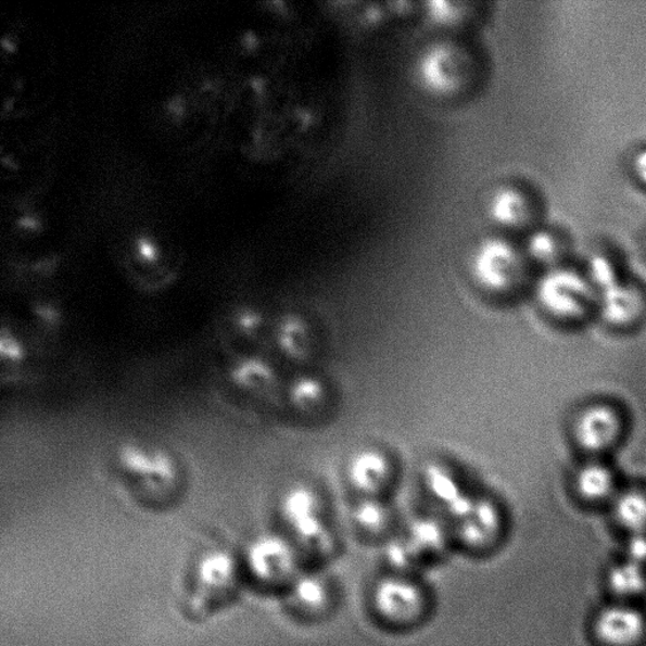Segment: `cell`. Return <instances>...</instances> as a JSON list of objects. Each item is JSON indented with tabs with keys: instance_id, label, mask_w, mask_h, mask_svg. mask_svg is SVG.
Masks as SVG:
<instances>
[{
	"instance_id": "obj_14",
	"label": "cell",
	"mask_w": 646,
	"mask_h": 646,
	"mask_svg": "<svg viewBox=\"0 0 646 646\" xmlns=\"http://www.w3.org/2000/svg\"><path fill=\"white\" fill-rule=\"evenodd\" d=\"M573 439L590 454H600L618 441L621 419L607 404H593L582 409L573 423Z\"/></svg>"
},
{
	"instance_id": "obj_5",
	"label": "cell",
	"mask_w": 646,
	"mask_h": 646,
	"mask_svg": "<svg viewBox=\"0 0 646 646\" xmlns=\"http://www.w3.org/2000/svg\"><path fill=\"white\" fill-rule=\"evenodd\" d=\"M431 591L419 575L388 571L369 591V609L380 625L406 633L423 625L432 612Z\"/></svg>"
},
{
	"instance_id": "obj_16",
	"label": "cell",
	"mask_w": 646,
	"mask_h": 646,
	"mask_svg": "<svg viewBox=\"0 0 646 646\" xmlns=\"http://www.w3.org/2000/svg\"><path fill=\"white\" fill-rule=\"evenodd\" d=\"M238 578V563L228 550H210L198 560L194 570L197 594L202 603L208 598L228 593L236 586Z\"/></svg>"
},
{
	"instance_id": "obj_26",
	"label": "cell",
	"mask_w": 646,
	"mask_h": 646,
	"mask_svg": "<svg viewBox=\"0 0 646 646\" xmlns=\"http://www.w3.org/2000/svg\"><path fill=\"white\" fill-rule=\"evenodd\" d=\"M612 517L628 534L646 532V495L626 490L613 497Z\"/></svg>"
},
{
	"instance_id": "obj_25",
	"label": "cell",
	"mask_w": 646,
	"mask_h": 646,
	"mask_svg": "<svg viewBox=\"0 0 646 646\" xmlns=\"http://www.w3.org/2000/svg\"><path fill=\"white\" fill-rule=\"evenodd\" d=\"M423 485L428 495L447 510L465 496L455 471L443 464L435 463L426 466Z\"/></svg>"
},
{
	"instance_id": "obj_30",
	"label": "cell",
	"mask_w": 646,
	"mask_h": 646,
	"mask_svg": "<svg viewBox=\"0 0 646 646\" xmlns=\"http://www.w3.org/2000/svg\"><path fill=\"white\" fill-rule=\"evenodd\" d=\"M587 278L593 284L595 292H600L604 288L619 282L620 278L617 268L613 264L604 258V256H595L590 263Z\"/></svg>"
},
{
	"instance_id": "obj_3",
	"label": "cell",
	"mask_w": 646,
	"mask_h": 646,
	"mask_svg": "<svg viewBox=\"0 0 646 646\" xmlns=\"http://www.w3.org/2000/svg\"><path fill=\"white\" fill-rule=\"evenodd\" d=\"M3 119L34 116L49 105L54 84L51 47L34 30L11 27L2 37Z\"/></svg>"
},
{
	"instance_id": "obj_24",
	"label": "cell",
	"mask_w": 646,
	"mask_h": 646,
	"mask_svg": "<svg viewBox=\"0 0 646 646\" xmlns=\"http://www.w3.org/2000/svg\"><path fill=\"white\" fill-rule=\"evenodd\" d=\"M287 398L295 411L313 416L329 402V389L320 378L305 373L292 380Z\"/></svg>"
},
{
	"instance_id": "obj_21",
	"label": "cell",
	"mask_w": 646,
	"mask_h": 646,
	"mask_svg": "<svg viewBox=\"0 0 646 646\" xmlns=\"http://www.w3.org/2000/svg\"><path fill=\"white\" fill-rule=\"evenodd\" d=\"M606 587L615 601L636 603L646 595V567L621 558L607 568Z\"/></svg>"
},
{
	"instance_id": "obj_7",
	"label": "cell",
	"mask_w": 646,
	"mask_h": 646,
	"mask_svg": "<svg viewBox=\"0 0 646 646\" xmlns=\"http://www.w3.org/2000/svg\"><path fill=\"white\" fill-rule=\"evenodd\" d=\"M473 62L460 43L439 40L427 45L416 61V81L428 96L451 99L470 84Z\"/></svg>"
},
{
	"instance_id": "obj_27",
	"label": "cell",
	"mask_w": 646,
	"mask_h": 646,
	"mask_svg": "<svg viewBox=\"0 0 646 646\" xmlns=\"http://www.w3.org/2000/svg\"><path fill=\"white\" fill-rule=\"evenodd\" d=\"M232 332L246 342L256 344L267 338L268 321L262 311L254 307H241L231 318Z\"/></svg>"
},
{
	"instance_id": "obj_4",
	"label": "cell",
	"mask_w": 646,
	"mask_h": 646,
	"mask_svg": "<svg viewBox=\"0 0 646 646\" xmlns=\"http://www.w3.org/2000/svg\"><path fill=\"white\" fill-rule=\"evenodd\" d=\"M124 274L142 291H160L174 282L183 266L182 246L165 229L131 230L118 249Z\"/></svg>"
},
{
	"instance_id": "obj_20",
	"label": "cell",
	"mask_w": 646,
	"mask_h": 646,
	"mask_svg": "<svg viewBox=\"0 0 646 646\" xmlns=\"http://www.w3.org/2000/svg\"><path fill=\"white\" fill-rule=\"evenodd\" d=\"M598 313L611 326L632 325L644 309L643 295L634 287L622 282L613 283L597 292Z\"/></svg>"
},
{
	"instance_id": "obj_15",
	"label": "cell",
	"mask_w": 646,
	"mask_h": 646,
	"mask_svg": "<svg viewBox=\"0 0 646 646\" xmlns=\"http://www.w3.org/2000/svg\"><path fill=\"white\" fill-rule=\"evenodd\" d=\"M394 466L383 449L367 447L357 451L345 467L346 480L363 497H378L391 482Z\"/></svg>"
},
{
	"instance_id": "obj_10",
	"label": "cell",
	"mask_w": 646,
	"mask_h": 646,
	"mask_svg": "<svg viewBox=\"0 0 646 646\" xmlns=\"http://www.w3.org/2000/svg\"><path fill=\"white\" fill-rule=\"evenodd\" d=\"M303 556L291 539L263 534L246 550V566L264 587L286 591L303 571Z\"/></svg>"
},
{
	"instance_id": "obj_17",
	"label": "cell",
	"mask_w": 646,
	"mask_h": 646,
	"mask_svg": "<svg viewBox=\"0 0 646 646\" xmlns=\"http://www.w3.org/2000/svg\"><path fill=\"white\" fill-rule=\"evenodd\" d=\"M227 376L233 389L252 396L271 394L278 384L275 365L261 354H240L230 363Z\"/></svg>"
},
{
	"instance_id": "obj_1",
	"label": "cell",
	"mask_w": 646,
	"mask_h": 646,
	"mask_svg": "<svg viewBox=\"0 0 646 646\" xmlns=\"http://www.w3.org/2000/svg\"><path fill=\"white\" fill-rule=\"evenodd\" d=\"M231 91L232 80L208 68L177 77L155 101L154 129L162 142L192 152L223 135Z\"/></svg>"
},
{
	"instance_id": "obj_18",
	"label": "cell",
	"mask_w": 646,
	"mask_h": 646,
	"mask_svg": "<svg viewBox=\"0 0 646 646\" xmlns=\"http://www.w3.org/2000/svg\"><path fill=\"white\" fill-rule=\"evenodd\" d=\"M489 220L505 230L524 229L533 217V205L528 194L514 185L495 190L486 205Z\"/></svg>"
},
{
	"instance_id": "obj_32",
	"label": "cell",
	"mask_w": 646,
	"mask_h": 646,
	"mask_svg": "<svg viewBox=\"0 0 646 646\" xmlns=\"http://www.w3.org/2000/svg\"><path fill=\"white\" fill-rule=\"evenodd\" d=\"M632 169L636 181L646 187V148L635 153Z\"/></svg>"
},
{
	"instance_id": "obj_6",
	"label": "cell",
	"mask_w": 646,
	"mask_h": 646,
	"mask_svg": "<svg viewBox=\"0 0 646 646\" xmlns=\"http://www.w3.org/2000/svg\"><path fill=\"white\" fill-rule=\"evenodd\" d=\"M279 512L302 556L324 560L333 555L337 536L326 520L322 497L314 487L295 485L287 490Z\"/></svg>"
},
{
	"instance_id": "obj_9",
	"label": "cell",
	"mask_w": 646,
	"mask_h": 646,
	"mask_svg": "<svg viewBox=\"0 0 646 646\" xmlns=\"http://www.w3.org/2000/svg\"><path fill=\"white\" fill-rule=\"evenodd\" d=\"M448 512L454 544L469 554H489L501 542L503 516L499 507L487 497L464 496Z\"/></svg>"
},
{
	"instance_id": "obj_12",
	"label": "cell",
	"mask_w": 646,
	"mask_h": 646,
	"mask_svg": "<svg viewBox=\"0 0 646 646\" xmlns=\"http://www.w3.org/2000/svg\"><path fill=\"white\" fill-rule=\"evenodd\" d=\"M591 632L601 646H641L646 641V613L636 603L613 600L596 611Z\"/></svg>"
},
{
	"instance_id": "obj_29",
	"label": "cell",
	"mask_w": 646,
	"mask_h": 646,
	"mask_svg": "<svg viewBox=\"0 0 646 646\" xmlns=\"http://www.w3.org/2000/svg\"><path fill=\"white\" fill-rule=\"evenodd\" d=\"M28 350L25 341L10 327L2 331V362L4 368H10L11 373L20 370L27 363Z\"/></svg>"
},
{
	"instance_id": "obj_2",
	"label": "cell",
	"mask_w": 646,
	"mask_h": 646,
	"mask_svg": "<svg viewBox=\"0 0 646 646\" xmlns=\"http://www.w3.org/2000/svg\"><path fill=\"white\" fill-rule=\"evenodd\" d=\"M115 493L139 508L161 509L182 494L185 471L173 449L148 440H128L112 456Z\"/></svg>"
},
{
	"instance_id": "obj_8",
	"label": "cell",
	"mask_w": 646,
	"mask_h": 646,
	"mask_svg": "<svg viewBox=\"0 0 646 646\" xmlns=\"http://www.w3.org/2000/svg\"><path fill=\"white\" fill-rule=\"evenodd\" d=\"M525 274V253L503 237L482 239L471 255L470 276L485 293L503 295L516 291Z\"/></svg>"
},
{
	"instance_id": "obj_11",
	"label": "cell",
	"mask_w": 646,
	"mask_h": 646,
	"mask_svg": "<svg viewBox=\"0 0 646 646\" xmlns=\"http://www.w3.org/2000/svg\"><path fill=\"white\" fill-rule=\"evenodd\" d=\"M535 299L552 317L562 321L579 320L595 300V290L587 276L567 268L546 271L536 283Z\"/></svg>"
},
{
	"instance_id": "obj_19",
	"label": "cell",
	"mask_w": 646,
	"mask_h": 646,
	"mask_svg": "<svg viewBox=\"0 0 646 646\" xmlns=\"http://www.w3.org/2000/svg\"><path fill=\"white\" fill-rule=\"evenodd\" d=\"M271 342L286 362L306 363L314 353L313 327L297 314L283 315L271 331Z\"/></svg>"
},
{
	"instance_id": "obj_31",
	"label": "cell",
	"mask_w": 646,
	"mask_h": 646,
	"mask_svg": "<svg viewBox=\"0 0 646 646\" xmlns=\"http://www.w3.org/2000/svg\"><path fill=\"white\" fill-rule=\"evenodd\" d=\"M622 558L646 567V532L628 534Z\"/></svg>"
},
{
	"instance_id": "obj_13",
	"label": "cell",
	"mask_w": 646,
	"mask_h": 646,
	"mask_svg": "<svg viewBox=\"0 0 646 646\" xmlns=\"http://www.w3.org/2000/svg\"><path fill=\"white\" fill-rule=\"evenodd\" d=\"M284 593L290 609L305 621L326 619L337 603L333 582L318 568H303Z\"/></svg>"
},
{
	"instance_id": "obj_23",
	"label": "cell",
	"mask_w": 646,
	"mask_h": 646,
	"mask_svg": "<svg viewBox=\"0 0 646 646\" xmlns=\"http://www.w3.org/2000/svg\"><path fill=\"white\" fill-rule=\"evenodd\" d=\"M575 493L582 501L601 503L613 494L615 477L610 467L590 463L580 467L574 477Z\"/></svg>"
},
{
	"instance_id": "obj_28",
	"label": "cell",
	"mask_w": 646,
	"mask_h": 646,
	"mask_svg": "<svg viewBox=\"0 0 646 646\" xmlns=\"http://www.w3.org/2000/svg\"><path fill=\"white\" fill-rule=\"evenodd\" d=\"M560 244L556 233L546 230H535L531 237L528 238L525 245L527 258L547 266L554 263L559 255Z\"/></svg>"
},
{
	"instance_id": "obj_22",
	"label": "cell",
	"mask_w": 646,
	"mask_h": 646,
	"mask_svg": "<svg viewBox=\"0 0 646 646\" xmlns=\"http://www.w3.org/2000/svg\"><path fill=\"white\" fill-rule=\"evenodd\" d=\"M352 523L365 539H384L392 531L394 514L378 497H363L352 511Z\"/></svg>"
}]
</instances>
